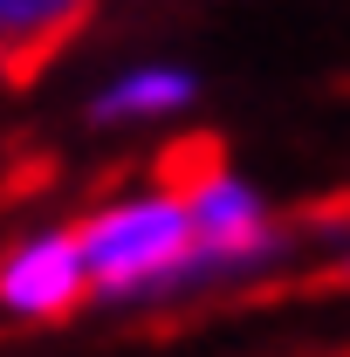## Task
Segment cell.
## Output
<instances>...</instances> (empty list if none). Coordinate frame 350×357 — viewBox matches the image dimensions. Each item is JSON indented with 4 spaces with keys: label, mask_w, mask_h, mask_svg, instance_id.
<instances>
[{
    "label": "cell",
    "mask_w": 350,
    "mask_h": 357,
    "mask_svg": "<svg viewBox=\"0 0 350 357\" xmlns=\"http://www.w3.org/2000/svg\"><path fill=\"white\" fill-rule=\"evenodd\" d=\"M309 289H350V255H337V261L323 268V275H316Z\"/></svg>",
    "instance_id": "obj_5"
},
{
    "label": "cell",
    "mask_w": 350,
    "mask_h": 357,
    "mask_svg": "<svg viewBox=\"0 0 350 357\" xmlns=\"http://www.w3.org/2000/svg\"><path fill=\"white\" fill-rule=\"evenodd\" d=\"M76 248H83V268H89V296L131 310L137 289H151L192 248V220H185L178 192L144 185V192L89 206L83 220H76Z\"/></svg>",
    "instance_id": "obj_1"
},
{
    "label": "cell",
    "mask_w": 350,
    "mask_h": 357,
    "mask_svg": "<svg viewBox=\"0 0 350 357\" xmlns=\"http://www.w3.org/2000/svg\"><path fill=\"white\" fill-rule=\"evenodd\" d=\"M89 303V268L76 227H42L14 248H0V316L14 323H62Z\"/></svg>",
    "instance_id": "obj_2"
},
{
    "label": "cell",
    "mask_w": 350,
    "mask_h": 357,
    "mask_svg": "<svg viewBox=\"0 0 350 357\" xmlns=\"http://www.w3.org/2000/svg\"><path fill=\"white\" fill-rule=\"evenodd\" d=\"M206 76L192 62H131L117 76L83 96V124L89 131H137V124H178L185 110H199Z\"/></svg>",
    "instance_id": "obj_3"
},
{
    "label": "cell",
    "mask_w": 350,
    "mask_h": 357,
    "mask_svg": "<svg viewBox=\"0 0 350 357\" xmlns=\"http://www.w3.org/2000/svg\"><path fill=\"white\" fill-rule=\"evenodd\" d=\"M96 0H0V83H28L89 21Z\"/></svg>",
    "instance_id": "obj_4"
}]
</instances>
